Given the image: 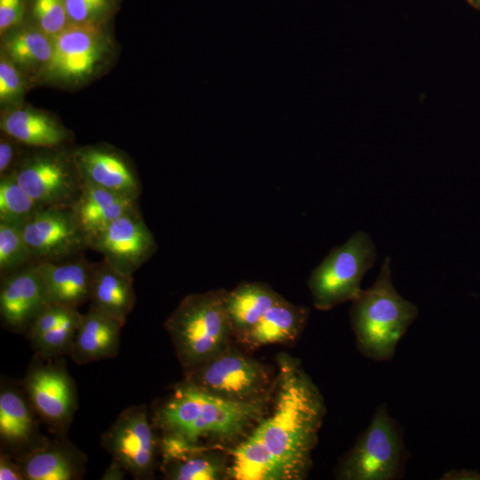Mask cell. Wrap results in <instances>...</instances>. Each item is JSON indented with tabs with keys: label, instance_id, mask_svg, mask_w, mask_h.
I'll return each mask as SVG.
<instances>
[{
	"label": "cell",
	"instance_id": "1",
	"mask_svg": "<svg viewBox=\"0 0 480 480\" xmlns=\"http://www.w3.org/2000/svg\"><path fill=\"white\" fill-rule=\"evenodd\" d=\"M276 362L268 411L241 442L226 450L228 479L300 480L311 468L324 402L296 359L281 354Z\"/></svg>",
	"mask_w": 480,
	"mask_h": 480
},
{
	"label": "cell",
	"instance_id": "2",
	"mask_svg": "<svg viewBox=\"0 0 480 480\" xmlns=\"http://www.w3.org/2000/svg\"><path fill=\"white\" fill-rule=\"evenodd\" d=\"M272 396L233 401L184 380L156 410L154 420L163 434L193 446L226 451L241 442L267 413Z\"/></svg>",
	"mask_w": 480,
	"mask_h": 480
},
{
	"label": "cell",
	"instance_id": "3",
	"mask_svg": "<svg viewBox=\"0 0 480 480\" xmlns=\"http://www.w3.org/2000/svg\"><path fill=\"white\" fill-rule=\"evenodd\" d=\"M418 313L417 306L396 291L386 257L373 284L352 300L349 316L357 349L371 360L390 361Z\"/></svg>",
	"mask_w": 480,
	"mask_h": 480
},
{
	"label": "cell",
	"instance_id": "4",
	"mask_svg": "<svg viewBox=\"0 0 480 480\" xmlns=\"http://www.w3.org/2000/svg\"><path fill=\"white\" fill-rule=\"evenodd\" d=\"M226 292L187 295L166 319L165 329L185 371L231 345L234 335L225 307Z\"/></svg>",
	"mask_w": 480,
	"mask_h": 480
},
{
	"label": "cell",
	"instance_id": "5",
	"mask_svg": "<svg viewBox=\"0 0 480 480\" xmlns=\"http://www.w3.org/2000/svg\"><path fill=\"white\" fill-rule=\"evenodd\" d=\"M115 44L106 25H69L53 38L52 55L33 84L74 88L108 68Z\"/></svg>",
	"mask_w": 480,
	"mask_h": 480
},
{
	"label": "cell",
	"instance_id": "6",
	"mask_svg": "<svg viewBox=\"0 0 480 480\" xmlns=\"http://www.w3.org/2000/svg\"><path fill=\"white\" fill-rule=\"evenodd\" d=\"M408 456L397 421L385 404H379L370 425L337 467L336 476L345 480L399 479L404 476Z\"/></svg>",
	"mask_w": 480,
	"mask_h": 480
},
{
	"label": "cell",
	"instance_id": "7",
	"mask_svg": "<svg viewBox=\"0 0 480 480\" xmlns=\"http://www.w3.org/2000/svg\"><path fill=\"white\" fill-rule=\"evenodd\" d=\"M375 259V245L363 231L332 249L308 280L314 307L326 311L354 300L362 292V279Z\"/></svg>",
	"mask_w": 480,
	"mask_h": 480
},
{
	"label": "cell",
	"instance_id": "8",
	"mask_svg": "<svg viewBox=\"0 0 480 480\" xmlns=\"http://www.w3.org/2000/svg\"><path fill=\"white\" fill-rule=\"evenodd\" d=\"M276 377L266 365L230 345L186 371L185 380L217 396L249 402L270 396Z\"/></svg>",
	"mask_w": 480,
	"mask_h": 480
},
{
	"label": "cell",
	"instance_id": "9",
	"mask_svg": "<svg viewBox=\"0 0 480 480\" xmlns=\"http://www.w3.org/2000/svg\"><path fill=\"white\" fill-rule=\"evenodd\" d=\"M11 174L42 207L71 206L82 186L67 146L30 148Z\"/></svg>",
	"mask_w": 480,
	"mask_h": 480
},
{
	"label": "cell",
	"instance_id": "10",
	"mask_svg": "<svg viewBox=\"0 0 480 480\" xmlns=\"http://www.w3.org/2000/svg\"><path fill=\"white\" fill-rule=\"evenodd\" d=\"M21 230L35 262H62L89 248L88 238L70 206L43 207Z\"/></svg>",
	"mask_w": 480,
	"mask_h": 480
},
{
	"label": "cell",
	"instance_id": "11",
	"mask_svg": "<svg viewBox=\"0 0 480 480\" xmlns=\"http://www.w3.org/2000/svg\"><path fill=\"white\" fill-rule=\"evenodd\" d=\"M89 248L100 252L116 270L132 276L154 255L157 244L137 209L94 235L89 240Z\"/></svg>",
	"mask_w": 480,
	"mask_h": 480
},
{
	"label": "cell",
	"instance_id": "12",
	"mask_svg": "<svg viewBox=\"0 0 480 480\" xmlns=\"http://www.w3.org/2000/svg\"><path fill=\"white\" fill-rule=\"evenodd\" d=\"M104 444L115 461L138 477L152 471L160 448L144 406L124 411L104 435Z\"/></svg>",
	"mask_w": 480,
	"mask_h": 480
},
{
	"label": "cell",
	"instance_id": "13",
	"mask_svg": "<svg viewBox=\"0 0 480 480\" xmlns=\"http://www.w3.org/2000/svg\"><path fill=\"white\" fill-rule=\"evenodd\" d=\"M72 157L82 183L139 199L141 184L132 160L105 143L72 148Z\"/></svg>",
	"mask_w": 480,
	"mask_h": 480
},
{
	"label": "cell",
	"instance_id": "14",
	"mask_svg": "<svg viewBox=\"0 0 480 480\" xmlns=\"http://www.w3.org/2000/svg\"><path fill=\"white\" fill-rule=\"evenodd\" d=\"M0 314L15 331L29 328L49 305L44 280L36 263L1 276Z\"/></svg>",
	"mask_w": 480,
	"mask_h": 480
},
{
	"label": "cell",
	"instance_id": "15",
	"mask_svg": "<svg viewBox=\"0 0 480 480\" xmlns=\"http://www.w3.org/2000/svg\"><path fill=\"white\" fill-rule=\"evenodd\" d=\"M0 128L28 148L64 147L73 136L52 115L23 104L2 110Z\"/></svg>",
	"mask_w": 480,
	"mask_h": 480
},
{
	"label": "cell",
	"instance_id": "16",
	"mask_svg": "<svg viewBox=\"0 0 480 480\" xmlns=\"http://www.w3.org/2000/svg\"><path fill=\"white\" fill-rule=\"evenodd\" d=\"M26 388L36 410L53 423L67 421L75 409V389L68 373L55 366L34 369Z\"/></svg>",
	"mask_w": 480,
	"mask_h": 480
},
{
	"label": "cell",
	"instance_id": "17",
	"mask_svg": "<svg viewBox=\"0 0 480 480\" xmlns=\"http://www.w3.org/2000/svg\"><path fill=\"white\" fill-rule=\"evenodd\" d=\"M49 304L77 308L90 297L93 263L82 254L62 262H36Z\"/></svg>",
	"mask_w": 480,
	"mask_h": 480
},
{
	"label": "cell",
	"instance_id": "18",
	"mask_svg": "<svg viewBox=\"0 0 480 480\" xmlns=\"http://www.w3.org/2000/svg\"><path fill=\"white\" fill-rule=\"evenodd\" d=\"M70 207L89 243L110 223L139 209V199L82 183L80 193Z\"/></svg>",
	"mask_w": 480,
	"mask_h": 480
},
{
	"label": "cell",
	"instance_id": "19",
	"mask_svg": "<svg viewBox=\"0 0 480 480\" xmlns=\"http://www.w3.org/2000/svg\"><path fill=\"white\" fill-rule=\"evenodd\" d=\"M124 324L91 306L82 316L70 355L77 364H85L114 356L118 349Z\"/></svg>",
	"mask_w": 480,
	"mask_h": 480
},
{
	"label": "cell",
	"instance_id": "20",
	"mask_svg": "<svg viewBox=\"0 0 480 480\" xmlns=\"http://www.w3.org/2000/svg\"><path fill=\"white\" fill-rule=\"evenodd\" d=\"M308 315V308L294 305L283 298L236 340L252 349L293 341L303 330Z\"/></svg>",
	"mask_w": 480,
	"mask_h": 480
},
{
	"label": "cell",
	"instance_id": "21",
	"mask_svg": "<svg viewBox=\"0 0 480 480\" xmlns=\"http://www.w3.org/2000/svg\"><path fill=\"white\" fill-rule=\"evenodd\" d=\"M53 51V39L34 25H21L1 36V52L33 84L34 79L46 67Z\"/></svg>",
	"mask_w": 480,
	"mask_h": 480
},
{
	"label": "cell",
	"instance_id": "22",
	"mask_svg": "<svg viewBox=\"0 0 480 480\" xmlns=\"http://www.w3.org/2000/svg\"><path fill=\"white\" fill-rule=\"evenodd\" d=\"M89 300L91 306L124 324L135 303L132 276L116 270L105 260L93 263Z\"/></svg>",
	"mask_w": 480,
	"mask_h": 480
},
{
	"label": "cell",
	"instance_id": "23",
	"mask_svg": "<svg viewBox=\"0 0 480 480\" xmlns=\"http://www.w3.org/2000/svg\"><path fill=\"white\" fill-rule=\"evenodd\" d=\"M82 316L77 308L49 304L29 327L35 348L46 356L69 352Z\"/></svg>",
	"mask_w": 480,
	"mask_h": 480
},
{
	"label": "cell",
	"instance_id": "24",
	"mask_svg": "<svg viewBox=\"0 0 480 480\" xmlns=\"http://www.w3.org/2000/svg\"><path fill=\"white\" fill-rule=\"evenodd\" d=\"M282 299L268 284L260 282H243L227 291L225 307L234 338L249 331Z\"/></svg>",
	"mask_w": 480,
	"mask_h": 480
},
{
	"label": "cell",
	"instance_id": "25",
	"mask_svg": "<svg viewBox=\"0 0 480 480\" xmlns=\"http://www.w3.org/2000/svg\"><path fill=\"white\" fill-rule=\"evenodd\" d=\"M166 477L172 480L228 479V456L226 451L205 448L188 457L166 464Z\"/></svg>",
	"mask_w": 480,
	"mask_h": 480
},
{
	"label": "cell",
	"instance_id": "26",
	"mask_svg": "<svg viewBox=\"0 0 480 480\" xmlns=\"http://www.w3.org/2000/svg\"><path fill=\"white\" fill-rule=\"evenodd\" d=\"M21 468L24 479L28 480H71L78 473L73 455L58 447L33 452L25 460Z\"/></svg>",
	"mask_w": 480,
	"mask_h": 480
},
{
	"label": "cell",
	"instance_id": "27",
	"mask_svg": "<svg viewBox=\"0 0 480 480\" xmlns=\"http://www.w3.org/2000/svg\"><path fill=\"white\" fill-rule=\"evenodd\" d=\"M33 420L23 398L12 390L0 395V435L13 444L28 441L33 435Z\"/></svg>",
	"mask_w": 480,
	"mask_h": 480
},
{
	"label": "cell",
	"instance_id": "28",
	"mask_svg": "<svg viewBox=\"0 0 480 480\" xmlns=\"http://www.w3.org/2000/svg\"><path fill=\"white\" fill-rule=\"evenodd\" d=\"M42 208L12 174L0 178V222L22 228Z\"/></svg>",
	"mask_w": 480,
	"mask_h": 480
},
{
	"label": "cell",
	"instance_id": "29",
	"mask_svg": "<svg viewBox=\"0 0 480 480\" xmlns=\"http://www.w3.org/2000/svg\"><path fill=\"white\" fill-rule=\"evenodd\" d=\"M35 262L21 228L0 222V273L4 276Z\"/></svg>",
	"mask_w": 480,
	"mask_h": 480
},
{
	"label": "cell",
	"instance_id": "30",
	"mask_svg": "<svg viewBox=\"0 0 480 480\" xmlns=\"http://www.w3.org/2000/svg\"><path fill=\"white\" fill-rule=\"evenodd\" d=\"M25 21L52 39L69 26L64 0H28Z\"/></svg>",
	"mask_w": 480,
	"mask_h": 480
},
{
	"label": "cell",
	"instance_id": "31",
	"mask_svg": "<svg viewBox=\"0 0 480 480\" xmlns=\"http://www.w3.org/2000/svg\"><path fill=\"white\" fill-rule=\"evenodd\" d=\"M69 25H106L118 0H64Z\"/></svg>",
	"mask_w": 480,
	"mask_h": 480
},
{
	"label": "cell",
	"instance_id": "32",
	"mask_svg": "<svg viewBox=\"0 0 480 480\" xmlns=\"http://www.w3.org/2000/svg\"><path fill=\"white\" fill-rule=\"evenodd\" d=\"M0 53V105L4 110L21 105L32 83L4 54Z\"/></svg>",
	"mask_w": 480,
	"mask_h": 480
},
{
	"label": "cell",
	"instance_id": "33",
	"mask_svg": "<svg viewBox=\"0 0 480 480\" xmlns=\"http://www.w3.org/2000/svg\"><path fill=\"white\" fill-rule=\"evenodd\" d=\"M28 3V0H0V36L25 21Z\"/></svg>",
	"mask_w": 480,
	"mask_h": 480
},
{
	"label": "cell",
	"instance_id": "34",
	"mask_svg": "<svg viewBox=\"0 0 480 480\" xmlns=\"http://www.w3.org/2000/svg\"><path fill=\"white\" fill-rule=\"evenodd\" d=\"M23 144L2 133L0 139V178L11 174L23 153Z\"/></svg>",
	"mask_w": 480,
	"mask_h": 480
},
{
	"label": "cell",
	"instance_id": "35",
	"mask_svg": "<svg viewBox=\"0 0 480 480\" xmlns=\"http://www.w3.org/2000/svg\"><path fill=\"white\" fill-rule=\"evenodd\" d=\"M24 479L21 467L15 464L5 454L0 458V480Z\"/></svg>",
	"mask_w": 480,
	"mask_h": 480
},
{
	"label": "cell",
	"instance_id": "36",
	"mask_svg": "<svg viewBox=\"0 0 480 480\" xmlns=\"http://www.w3.org/2000/svg\"><path fill=\"white\" fill-rule=\"evenodd\" d=\"M125 469L116 461L113 460L102 476L104 480H121L124 477Z\"/></svg>",
	"mask_w": 480,
	"mask_h": 480
},
{
	"label": "cell",
	"instance_id": "37",
	"mask_svg": "<svg viewBox=\"0 0 480 480\" xmlns=\"http://www.w3.org/2000/svg\"><path fill=\"white\" fill-rule=\"evenodd\" d=\"M468 2L476 9L480 10V0H468Z\"/></svg>",
	"mask_w": 480,
	"mask_h": 480
}]
</instances>
